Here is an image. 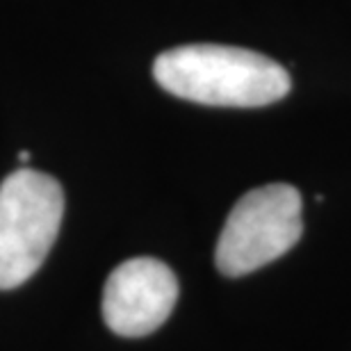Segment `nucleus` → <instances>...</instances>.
<instances>
[{"label": "nucleus", "instance_id": "7ed1b4c3", "mask_svg": "<svg viewBox=\"0 0 351 351\" xmlns=\"http://www.w3.org/2000/svg\"><path fill=\"white\" fill-rule=\"evenodd\" d=\"M301 194L285 182L251 189L235 203L217 242L215 263L223 276H247L285 256L304 233Z\"/></svg>", "mask_w": 351, "mask_h": 351}, {"label": "nucleus", "instance_id": "39448f33", "mask_svg": "<svg viewBox=\"0 0 351 351\" xmlns=\"http://www.w3.org/2000/svg\"><path fill=\"white\" fill-rule=\"evenodd\" d=\"M19 160H21V162H27V160H30V153H27V151H21V153H19Z\"/></svg>", "mask_w": 351, "mask_h": 351}, {"label": "nucleus", "instance_id": "20e7f679", "mask_svg": "<svg viewBox=\"0 0 351 351\" xmlns=\"http://www.w3.org/2000/svg\"><path fill=\"white\" fill-rule=\"evenodd\" d=\"M178 301V278L162 261L130 258L103 287V319L123 338H142L169 319Z\"/></svg>", "mask_w": 351, "mask_h": 351}, {"label": "nucleus", "instance_id": "f03ea898", "mask_svg": "<svg viewBox=\"0 0 351 351\" xmlns=\"http://www.w3.org/2000/svg\"><path fill=\"white\" fill-rule=\"evenodd\" d=\"M64 192L48 173L19 169L0 185V290L34 276L58 237Z\"/></svg>", "mask_w": 351, "mask_h": 351}, {"label": "nucleus", "instance_id": "f257e3e1", "mask_svg": "<svg viewBox=\"0 0 351 351\" xmlns=\"http://www.w3.org/2000/svg\"><path fill=\"white\" fill-rule=\"evenodd\" d=\"M153 78L169 94L221 108H261L280 101L290 73L263 53L219 44H192L160 53Z\"/></svg>", "mask_w": 351, "mask_h": 351}]
</instances>
